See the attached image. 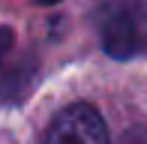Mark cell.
<instances>
[{"instance_id": "obj_1", "label": "cell", "mask_w": 147, "mask_h": 144, "mask_svg": "<svg viewBox=\"0 0 147 144\" xmlns=\"http://www.w3.org/2000/svg\"><path fill=\"white\" fill-rule=\"evenodd\" d=\"M99 39L114 60L138 57L147 48V0H111L99 12Z\"/></svg>"}, {"instance_id": "obj_2", "label": "cell", "mask_w": 147, "mask_h": 144, "mask_svg": "<svg viewBox=\"0 0 147 144\" xmlns=\"http://www.w3.org/2000/svg\"><path fill=\"white\" fill-rule=\"evenodd\" d=\"M42 144H108V129L93 105L72 102L51 120Z\"/></svg>"}, {"instance_id": "obj_3", "label": "cell", "mask_w": 147, "mask_h": 144, "mask_svg": "<svg viewBox=\"0 0 147 144\" xmlns=\"http://www.w3.org/2000/svg\"><path fill=\"white\" fill-rule=\"evenodd\" d=\"M36 81V60L15 45L9 27H0V96L21 99Z\"/></svg>"}, {"instance_id": "obj_4", "label": "cell", "mask_w": 147, "mask_h": 144, "mask_svg": "<svg viewBox=\"0 0 147 144\" xmlns=\"http://www.w3.org/2000/svg\"><path fill=\"white\" fill-rule=\"evenodd\" d=\"M117 144H147V129H144V126H132V129H126V132L120 135Z\"/></svg>"}, {"instance_id": "obj_5", "label": "cell", "mask_w": 147, "mask_h": 144, "mask_svg": "<svg viewBox=\"0 0 147 144\" xmlns=\"http://www.w3.org/2000/svg\"><path fill=\"white\" fill-rule=\"evenodd\" d=\"M36 3H42V6H54V3H60V0H36Z\"/></svg>"}]
</instances>
